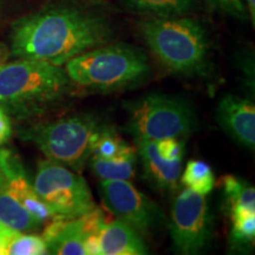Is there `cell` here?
<instances>
[{
    "instance_id": "6da1fadb",
    "label": "cell",
    "mask_w": 255,
    "mask_h": 255,
    "mask_svg": "<svg viewBox=\"0 0 255 255\" xmlns=\"http://www.w3.org/2000/svg\"><path fill=\"white\" fill-rule=\"evenodd\" d=\"M109 37V25L101 17L73 7L51 8L14 23L11 51L18 58L62 66Z\"/></svg>"
},
{
    "instance_id": "7a4b0ae2",
    "label": "cell",
    "mask_w": 255,
    "mask_h": 255,
    "mask_svg": "<svg viewBox=\"0 0 255 255\" xmlns=\"http://www.w3.org/2000/svg\"><path fill=\"white\" fill-rule=\"evenodd\" d=\"M146 45L171 71L181 75H203L208 40L205 28L191 18L154 17L141 24Z\"/></svg>"
},
{
    "instance_id": "3957f363",
    "label": "cell",
    "mask_w": 255,
    "mask_h": 255,
    "mask_svg": "<svg viewBox=\"0 0 255 255\" xmlns=\"http://www.w3.org/2000/svg\"><path fill=\"white\" fill-rule=\"evenodd\" d=\"M62 66L19 58L0 68V108L6 114L37 109L62 97L70 87Z\"/></svg>"
},
{
    "instance_id": "277c9868",
    "label": "cell",
    "mask_w": 255,
    "mask_h": 255,
    "mask_svg": "<svg viewBox=\"0 0 255 255\" xmlns=\"http://www.w3.org/2000/svg\"><path fill=\"white\" fill-rule=\"evenodd\" d=\"M70 81L95 89L121 88L142 79L149 72L145 56L127 45H111L85 51L65 64Z\"/></svg>"
},
{
    "instance_id": "5b68a950",
    "label": "cell",
    "mask_w": 255,
    "mask_h": 255,
    "mask_svg": "<svg viewBox=\"0 0 255 255\" xmlns=\"http://www.w3.org/2000/svg\"><path fill=\"white\" fill-rule=\"evenodd\" d=\"M102 128L90 116H73L34 127L23 133L47 159L79 171L90 159L92 145Z\"/></svg>"
},
{
    "instance_id": "8992f818",
    "label": "cell",
    "mask_w": 255,
    "mask_h": 255,
    "mask_svg": "<svg viewBox=\"0 0 255 255\" xmlns=\"http://www.w3.org/2000/svg\"><path fill=\"white\" fill-rule=\"evenodd\" d=\"M33 188L57 216L75 219L97 208L85 178L51 159L38 163Z\"/></svg>"
},
{
    "instance_id": "52a82bcc",
    "label": "cell",
    "mask_w": 255,
    "mask_h": 255,
    "mask_svg": "<svg viewBox=\"0 0 255 255\" xmlns=\"http://www.w3.org/2000/svg\"><path fill=\"white\" fill-rule=\"evenodd\" d=\"M194 114L184 101L165 95H149L130 108L128 130L137 139L186 136L193 130Z\"/></svg>"
},
{
    "instance_id": "ba28073f",
    "label": "cell",
    "mask_w": 255,
    "mask_h": 255,
    "mask_svg": "<svg viewBox=\"0 0 255 255\" xmlns=\"http://www.w3.org/2000/svg\"><path fill=\"white\" fill-rule=\"evenodd\" d=\"M170 235L180 253L189 255L202 252L212 238V215L206 196L184 188L171 208Z\"/></svg>"
},
{
    "instance_id": "9c48e42d",
    "label": "cell",
    "mask_w": 255,
    "mask_h": 255,
    "mask_svg": "<svg viewBox=\"0 0 255 255\" xmlns=\"http://www.w3.org/2000/svg\"><path fill=\"white\" fill-rule=\"evenodd\" d=\"M101 195L105 207L138 233L146 234L161 222L162 213L152 201L126 180H102Z\"/></svg>"
},
{
    "instance_id": "30bf717a",
    "label": "cell",
    "mask_w": 255,
    "mask_h": 255,
    "mask_svg": "<svg viewBox=\"0 0 255 255\" xmlns=\"http://www.w3.org/2000/svg\"><path fill=\"white\" fill-rule=\"evenodd\" d=\"M0 167L5 176V188L15 200L23 205L32 215L41 223L57 216L41 201L25 175L24 168L19 158L8 149H0Z\"/></svg>"
},
{
    "instance_id": "8fae6325",
    "label": "cell",
    "mask_w": 255,
    "mask_h": 255,
    "mask_svg": "<svg viewBox=\"0 0 255 255\" xmlns=\"http://www.w3.org/2000/svg\"><path fill=\"white\" fill-rule=\"evenodd\" d=\"M218 121L233 139L253 150L255 146V107L253 102L234 95L225 96L218 105Z\"/></svg>"
},
{
    "instance_id": "7c38bea8",
    "label": "cell",
    "mask_w": 255,
    "mask_h": 255,
    "mask_svg": "<svg viewBox=\"0 0 255 255\" xmlns=\"http://www.w3.org/2000/svg\"><path fill=\"white\" fill-rule=\"evenodd\" d=\"M102 255H144L148 247L141 234L129 223L117 219L105 222L98 233Z\"/></svg>"
},
{
    "instance_id": "4fadbf2b",
    "label": "cell",
    "mask_w": 255,
    "mask_h": 255,
    "mask_svg": "<svg viewBox=\"0 0 255 255\" xmlns=\"http://www.w3.org/2000/svg\"><path fill=\"white\" fill-rule=\"evenodd\" d=\"M137 151L145 176L152 183L162 189H175L177 187L182 161H167L162 158L152 139H137Z\"/></svg>"
},
{
    "instance_id": "5bb4252c",
    "label": "cell",
    "mask_w": 255,
    "mask_h": 255,
    "mask_svg": "<svg viewBox=\"0 0 255 255\" xmlns=\"http://www.w3.org/2000/svg\"><path fill=\"white\" fill-rule=\"evenodd\" d=\"M0 221L19 233L38 231L43 225L5 189H0Z\"/></svg>"
},
{
    "instance_id": "9a60e30c",
    "label": "cell",
    "mask_w": 255,
    "mask_h": 255,
    "mask_svg": "<svg viewBox=\"0 0 255 255\" xmlns=\"http://www.w3.org/2000/svg\"><path fill=\"white\" fill-rule=\"evenodd\" d=\"M136 156L137 154L110 159L91 157L92 170L102 180L130 181L135 176Z\"/></svg>"
},
{
    "instance_id": "2e32d148",
    "label": "cell",
    "mask_w": 255,
    "mask_h": 255,
    "mask_svg": "<svg viewBox=\"0 0 255 255\" xmlns=\"http://www.w3.org/2000/svg\"><path fill=\"white\" fill-rule=\"evenodd\" d=\"M135 154V149L128 144L123 138L117 136L113 130L102 128L100 132L96 136L94 145H92L90 158L97 157L110 159Z\"/></svg>"
},
{
    "instance_id": "e0dca14e",
    "label": "cell",
    "mask_w": 255,
    "mask_h": 255,
    "mask_svg": "<svg viewBox=\"0 0 255 255\" xmlns=\"http://www.w3.org/2000/svg\"><path fill=\"white\" fill-rule=\"evenodd\" d=\"M181 182L200 195L207 196L214 189L215 177L213 169L203 161L193 159L186 165L183 174L180 176Z\"/></svg>"
},
{
    "instance_id": "ac0fdd59",
    "label": "cell",
    "mask_w": 255,
    "mask_h": 255,
    "mask_svg": "<svg viewBox=\"0 0 255 255\" xmlns=\"http://www.w3.org/2000/svg\"><path fill=\"white\" fill-rule=\"evenodd\" d=\"M129 7L155 17L182 15L193 7L194 0H126Z\"/></svg>"
},
{
    "instance_id": "d6986e66",
    "label": "cell",
    "mask_w": 255,
    "mask_h": 255,
    "mask_svg": "<svg viewBox=\"0 0 255 255\" xmlns=\"http://www.w3.org/2000/svg\"><path fill=\"white\" fill-rule=\"evenodd\" d=\"M229 208H246L255 212V189L240 178L226 175L221 180Z\"/></svg>"
},
{
    "instance_id": "ffe728a7",
    "label": "cell",
    "mask_w": 255,
    "mask_h": 255,
    "mask_svg": "<svg viewBox=\"0 0 255 255\" xmlns=\"http://www.w3.org/2000/svg\"><path fill=\"white\" fill-rule=\"evenodd\" d=\"M49 254L45 241L41 237L14 233L5 248V255H43Z\"/></svg>"
},
{
    "instance_id": "44dd1931",
    "label": "cell",
    "mask_w": 255,
    "mask_h": 255,
    "mask_svg": "<svg viewBox=\"0 0 255 255\" xmlns=\"http://www.w3.org/2000/svg\"><path fill=\"white\" fill-rule=\"evenodd\" d=\"M233 241L240 245L251 244L255 237V212L246 208L231 210Z\"/></svg>"
},
{
    "instance_id": "7402d4cb",
    "label": "cell",
    "mask_w": 255,
    "mask_h": 255,
    "mask_svg": "<svg viewBox=\"0 0 255 255\" xmlns=\"http://www.w3.org/2000/svg\"><path fill=\"white\" fill-rule=\"evenodd\" d=\"M156 150L162 158L167 161H182L184 155V148L182 142L175 137L156 139Z\"/></svg>"
},
{
    "instance_id": "603a6c76",
    "label": "cell",
    "mask_w": 255,
    "mask_h": 255,
    "mask_svg": "<svg viewBox=\"0 0 255 255\" xmlns=\"http://www.w3.org/2000/svg\"><path fill=\"white\" fill-rule=\"evenodd\" d=\"M12 135L11 121L8 119V115L0 108V145L5 144Z\"/></svg>"
},
{
    "instance_id": "cb8c5ba5",
    "label": "cell",
    "mask_w": 255,
    "mask_h": 255,
    "mask_svg": "<svg viewBox=\"0 0 255 255\" xmlns=\"http://www.w3.org/2000/svg\"><path fill=\"white\" fill-rule=\"evenodd\" d=\"M216 1L229 13L238 15V17H244L245 15V6L242 0H216Z\"/></svg>"
},
{
    "instance_id": "d4e9b609",
    "label": "cell",
    "mask_w": 255,
    "mask_h": 255,
    "mask_svg": "<svg viewBox=\"0 0 255 255\" xmlns=\"http://www.w3.org/2000/svg\"><path fill=\"white\" fill-rule=\"evenodd\" d=\"M248 4V8H250L251 17H252V23H255V0H246Z\"/></svg>"
},
{
    "instance_id": "484cf974",
    "label": "cell",
    "mask_w": 255,
    "mask_h": 255,
    "mask_svg": "<svg viewBox=\"0 0 255 255\" xmlns=\"http://www.w3.org/2000/svg\"><path fill=\"white\" fill-rule=\"evenodd\" d=\"M5 176H4V173H2L1 170V167H0V189H4L5 188Z\"/></svg>"
}]
</instances>
